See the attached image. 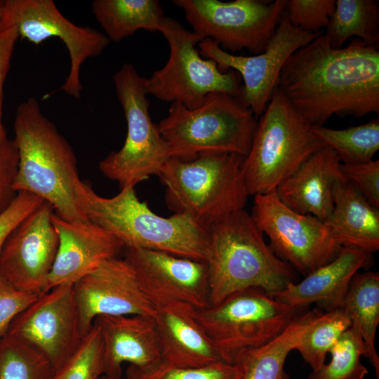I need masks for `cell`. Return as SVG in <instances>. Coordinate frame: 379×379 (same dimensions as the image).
<instances>
[{
	"label": "cell",
	"mask_w": 379,
	"mask_h": 379,
	"mask_svg": "<svg viewBox=\"0 0 379 379\" xmlns=\"http://www.w3.org/2000/svg\"><path fill=\"white\" fill-rule=\"evenodd\" d=\"M277 87L311 126L379 112V51L359 39L333 48L319 35L284 64Z\"/></svg>",
	"instance_id": "1"
},
{
	"label": "cell",
	"mask_w": 379,
	"mask_h": 379,
	"mask_svg": "<svg viewBox=\"0 0 379 379\" xmlns=\"http://www.w3.org/2000/svg\"><path fill=\"white\" fill-rule=\"evenodd\" d=\"M14 130L18 152L15 192L39 197L64 220H88L81 198L84 182L79 176L76 155L55 125L42 113L36 99L30 97L19 104Z\"/></svg>",
	"instance_id": "2"
},
{
	"label": "cell",
	"mask_w": 379,
	"mask_h": 379,
	"mask_svg": "<svg viewBox=\"0 0 379 379\" xmlns=\"http://www.w3.org/2000/svg\"><path fill=\"white\" fill-rule=\"evenodd\" d=\"M204 262L210 306L239 291L258 288L272 295L295 282L294 269L274 253L244 209L209 230Z\"/></svg>",
	"instance_id": "3"
},
{
	"label": "cell",
	"mask_w": 379,
	"mask_h": 379,
	"mask_svg": "<svg viewBox=\"0 0 379 379\" xmlns=\"http://www.w3.org/2000/svg\"><path fill=\"white\" fill-rule=\"evenodd\" d=\"M244 159L235 153L169 158L157 174L165 187L167 207L209 231L246 204Z\"/></svg>",
	"instance_id": "4"
},
{
	"label": "cell",
	"mask_w": 379,
	"mask_h": 379,
	"mask_svg": "<svg viewBox=\"0 0 379 379\" xmlns=\"http://www.w3.org/2000/svg\"><path fill=\"white\" fill-rule=\"evenodd\" d=\"M81 198L88 220L110 232L125 248L152 249L205 261L208 231L183 214L158 215L139 200L134 187L121 188L107 198L84 182Z\"/></svg>",
	"instance_id": "5"
},
{
	"label": "cell",
	"mask_w": 379,
	"mask_h": 379,
	"mask_svg": "<svg viewBox=\"0 0 379 379\" xmlns=\"http://www.w3.org/2000/svg\"><path fill=\"white\" fill-rule=\"evenodd\" d=\"M257 121L242 169L249 196L265 194L324 147L312 126L277 87Z\"/></svg>",
	"instance_id": "6"
},
{
	"label": "cell",
	"mask_w": 379,
	"mask_h": 379,
	"mask_svg": "<svg viewBox=\"0 0 379 379\" xmlns=\"http://www.w3.org/2000/svg\"><path fill=\"white\" fill-rule=\"evenodd\" d=\"M256 125L253 112L237 97L215 92L194 109L171 103L168 116L158 127L168 145L170 158L188 159L206 153L246 157Z\"/></svg>",
	"instance_id": "7"
},
{
	"label": "cell",
	"mask_w": 379,
	"mask_h": 379,
	"mask_svg": "<svg viewBox=\"0 0 379 379\" xmlns=\"http://www.w3.org/2000/svg\"><path fill=\"white\" fill-rule=\"evenodd\" d=\"M146 79L126 63L114 74L117 95L124 112L127 133L122 147L98 164L102 174L121 188L135 187L157 175L170 158L169 149L149 112Z\"/></svg>",
	"instance_id": "8"
},
{
	"label": "cell",
	"mask_w": 379,
	"mask_h": 379,
	"mask_svg": "<svg viewBox=\"0 0 379 379\" xmlns=\"http://www.w3.org/2000/svg\"><path fill=\"white\" fill-rule=\"evenodd\" d=\"M304 309L290 307L258 288L235 292L220 303L196 310V316L220 352L233 364L241 352L280 334Z\"/></svg>",
	"instance_id": "9"
},
{
	"label": "cell",
	"mask_w": 379,
	"mask_h": 379,
	"mask_svg": "<svg viewBox=\"0 0 379 379\" xmlns=\"http://www.w3.org/2000/svg\"><path fill=\"white\" fill-rule=\"evenodd\" d=\"M158 32L166 39L170 55L166 65L146 79L147 94L189 109L199 107L211 93L237 96L241 77L234 70L222 72L213 60L203 58L196 48L203 40L200 36L166 16Z\"/></svg>",
	"instance_id": "10"
},
{
	"label": "cell",
	"mask_w": 379,
	"mask_h": 379,
	"mask_svg": "<svg viewBox=\"0 0 379 379\" xmlns=\"http://www.w3.org/2000/svg\"><path fill=\"white\" fill-rule=\"evenodd\" d=\"M286 0H173L192 31L224 51L244 48L253 55L267 48L286 11Z\"/></svg>",
	"instance_id": "11"
},
{
	"label": "cell",
	"mask_w": 379,
	"mask_h": 379,
	"mask_svg": "<svg viewBox=\"0 0 379 379\" xmlns=\"http://www.w3.org/2000/svg\"><path fill=\"white\" fill-rule=\"evenodd\" d=\"M254 197L252 218L274 253L293 269L306 276L338 255L342 247L324 222L286 206L276 190Z\"/></svg>",
	"instance_id": "12"
},
{
	"label": "cell",
	"mask_w": 379,
	"mask_h": 379,
	"mask_svg": "<svg viewBox=\"0 0 379 379\" xmlns=\"http://www.w3.org/2000/svg\"><path fill=\"white\" fill-rule=\"evenodd\" d=\"M14 27L19 38L39 45L51 37L67 49L69 74L60 90L76 99L82 91L80 70L88 58L99 55L110 44L106 35L90 27L77 25L65 18L52 0H6L0 29Z\"/></svg>",
	"instance_id": "13"
},
{
	"label": "cell",
	"mask_w": 379,
	"mask_h": 379,
	"mask_svg": "<svg viewBox=\"0 0 379 379\" xmlns=\"http://www.w3.org/2000/svg\"><path fill=\"white\" fill-rule=\"evenodd\" d=\"M320 34L294 26L285 11L266 49L261 53L251 56L235 55L224 51L210 39H203L198 46L201 55L213 60L222 72L231 69L239 74L244 85L240 86L237 98L258 117L265 111L277 87L281 71L288 59Z\"/></svg>",
	"instance_id": "14"
},
{
	"label": "cell",
	"mask_w": 379,
	"mask_h": 379,
	"mask_svg": "<svg viewBox=\"0 0 379 379\" xmlns=\"http://www.w3.org/2000/svg\"><path fill=\"white\" fill-rule=\"evenodd\" d=\"M8 334L41 353L53 373L74 354L84 337L72 284L41 294L19 314Z\"/></svg>",
	"instance_id": "15"
},
{
	"label": "cell",
	"mask_w": 379,
	"mask_h": 379,
	"mask_svg": "<svg viewBox=\"0 0 379 379\" xmlns=\"http://www.w3.org/2000/svg\"><path fill=\"white\" fill-rule=\"evenodd\" d=\"M53 208L46 201L10 234L0 252V274L16 288L41 295L58 247L52 223Z\"/></svg>",
	"instance_id": "16"
},
{
	"label": "cell",
	"mask_w": 379,
	"mask_h": 379,
	"mask_svg": "<svg viewBox=\"0 0 379 379\" xmlns=\"http://www.w3.org/2000/svg\"><path fill=\"white\" fill-rule=\"evenodd\" d=\"M124 258L154 307L173 302L187 303L197 310L210 306L204 261L140 248H126Z\"/></svg>",
	"instance_id": "17"
},
{
	"label": "cell",
	"mask_w": 379,
	"mask_h": 379,
	"mask_svg": "<svg viewBox=\"0 0 379 379\" xmlns=\"http://www.w3.org/2000/svg\"><path fill=\"white\" fill-rule=\"evenodd\" d=\"M73 290L84 335L99 316L153 317L155 312L125 258L114 257L105 261L75 282Z\"/></svg>",
	"instance_id": "18"
},
{
	"label": "cell",
	"mask_w": 379,
	"mask_h": 379,
	"mask_svg": "<svg viewBox=\"0 0 379 379\" xmlns=\"http://www.w3.org/2000/svg\"><path fill=\"white\" fill-rule=\"evenodd\" d=\"M51 220L58 247L44 293L61 284L73 285L124 248L110 232L90 220L68 221L55 213Z\"/></svg>",
	"instance_id": "19"
},
{
	"label": "cell",
	"mask_w": 379,
	"mask_h": 379,
	"mask_svg": "<svg viewBox=\"0 0 379 379\" xmlns=\"http://www.w3.org/2000/svg\"><path fill=\"white\" fill-rule=\"evenodd\" d=\"M104 376L121 379L122 364L138 367L162 361L154 317L144 315L99 316Z\"/></svg>",
	"instance_id": "20"
},
{
	"label": "cell",
	"mask_w": 379,
	"mask_h": 379,
	"mask_svg": "<svg viewBox=\"0 0 379 379\" xmlns=\"http://www.w3.org/2000/svg\"><path fill=\"white\" fill-rule=\"evenodd\" d=\"M197 309L180 302L155 307L153 316L162 360L182 368H203L223 361L196 316Z\"/></svg>",
	"instance_id": "21"
},
{
	"label": "cell",
	"mask_w": 379,
	"mask_h": 379,
	"mask_svg": "<svg viewBox=\"0 0 379 379\" xmlns=\"http://www.w3.org/2000/svg\"><path fill=\"white\" fill-rule=\"evenodd\" d=\"M371 262V254L354 247H342L338 255L298 283L291 282L272 295L295 308L317 303L326 312L340 308L356 273Z\"/></svg>",
	"instance_id": "22"
},
{
	"label": "cell",
	"mask_w": 379,
	"mask_h": 379,
	"mask_svg": "<svg viewBox=\"0 0 379 379\" xmlns=\"http://www.w3.org/2000/svg\"><path fill=\"white\" fill-rule=\"evenodd\" d=\"M340 164L336 154L324 146L282 181L276 193L292 210L324 222L333 210L334 185L345 180Z\"/></svg>",
	"instance_id": "23"
},
{
	"label": "cell",
	"mask_w": 379,
	"mask_h": 379,
	"mask_svg": "<svg viewBox=\"0 0 379 379\" xmlns=\"http://www.w3.org/2000/svg\"><path fill=\"white\" fill-rule=\"evenodd\" d=\"M333 207L324 222L341 247L372 253L379 249V210L345 180L333 187Z\"/></svg>",
	"instance_id": "24"
},
{
	"label": "cell",
	"mask_w": 379,
	"mask_h": 379,
	"mask_svg": "<svg viewBox=\"0 0 379 379\" xmlns=\"http://www.w3.org/2000/svg\"><path fill=\"white\" fill-rule=\"evenodd\" d=\"M322 313L319 309L302 310L274 338L239 353L233 364L239 371V379H290L284 370L286 359Z\"/></svg>",
	"instance_id": "25"
},
{
	"label": "cell",
	"mask_w": 379,
	"mask_h": 379,
	"mask_svg": "<svg viewBox=\"0 0 379 379\" xmlns=\"http://www.w3.org/2000/svg\"><path fill=\"white\" fill-rule=\"evenodd\" d=\"M91 10L106 36L115 43L140 29L158 32L164 17L157 0H94Z\"/></svg>",
	"instance_id": "26"
},
{
	"label": "cell",
	"mask_w": 379,
	"mask_h": 379,
	"mask_svg": "<svg viewBox=\"0 0 379 379\" xmlns=\"http://www.w3.org/2000/svg\"><path fill=\"white\" fill-rule=\"evenodd\" d=\"M340 308L362 338L367 349L366 358L379 377V357L375 345L379 324L378 272L356 273Z\"/></svg>",
	"instance_id": "27"
},
{
	"label": "cell",
	"mask_w": 379,
	"mask_h": 379,
	"mask_svg": "<svg viewBox=\"0 0 379 379\" xmlns=\"http://www.w3.org/2000/svg\"><path fill=\"white\" fill-rule=\"evenodd\" d=\"M333 48L357 36L368 46L378 47L379 6L374 0H338L325 34Z\"/></svg>",
	"instance_id": "28"
},
{
	"label": "cell",
	"mask_w": 379,
	"mask_h": 379,
	"mask_svg": "<svg viewBox=\"0 0 379 379\" xmlns=\"http://www.w3.org/2000/svg\"><path fill=\"white\" fill-rule=\"evenodd\" d=\"M314 133L324 146L331 148L342 164H362L371 161L379 149V120L333 129L323 126H312Z\"/></svg>",
	"instance_id": "29"
},
{
	"label": "cell",
	"mask_w": 379,
	"mask_h": 379,
	"mask_svg": "<svg viewBox=\"0 0 379 379\" xmlns=\"http://www.w3.org/2000/svg\"><path fill=\"white\" fill-rule=\"evenodd\" d=\"M350 326V321L341 308L322 313L295 350L312 371H316L325 364L326 355Z\"/></svg>",
	"instance_id": "30"
},
{
	"label": "cell",
	"mask_w": 379,
	"mask_h": 379,
	"mask_svg": "<svg viewBox=\"0 0 379 379\" xmlns=\"http://www.w3.org/2000/svg\"><path fill=\"white\" fill-rule=\"evenodd\" d=\"M329 353L330 361L312 371L307 379H364L368 374L367 368L361 361V357H367V349L353 327L341 335Z\"/></svg>",
	"instance_id": "31"
},
{
	"label": "cell",
	"mask_w": 379,
	"mask_h": 379,
	"mask_svg": "<svg viewBox=\"0 0 379 379\" xmlns=\"http://www.w3.org/2000/svg\"><path fill=\"white\" fill-rule=\"evenodd\" d=\"M53 375L39 351L8 334L0 338V379H51Z\"/></svg>",
	"instance_id": "32"
},
{
	"label": "cell",
	"mask_w": 379,
	"mask_h": 379,
	"mask_svg": "<svg viewBox=\"0 0 379 379\" xmlns=\"http://www.w3.org/2000/svg\"><path fill=\"white\" fill-rule=\"evenodd\" d=\"M103 375L102 339L99 328L93 324L77 350L51 379H101Z\"/></svg>",
	"instance_id": "33"
},
{
	"label": "cell",
	"mask_w": 379,
	"mask_h": 379,
	"mask_svg": "<svg viewBox=\"0 0 379 379\" xmlns=\"http://www.w3.org/2000/svg\"><path fill=\"white\" fill-rule=\"evenodd\" d=\"M237 366L219 361L203 368H182L161 361L145 367L128 365L126 379H239Z\"/></svg>",
	"instance_id": "34"
},
{
	"label": "cell",
	"mask_w": 379,
	"mask_h": 379,
	"mask_svg": "<svg viewBox=\"0 0 379 379\" xmlns=\"http://www.w3.org/2000/svg\"><path fill=\"white\" fill-rule=\"evenodd\" d=\"M335 6L334 0H286V12L294 26L318 33L327 27Z\"/></svg>",
	"instance_id": "35"
},
{
	"label": "cell",
	"mask_w": 379,
	"mask_h": 379,
	"mask_svg": "<svg viewBox=\"0 0 379 379\" xmlns=\"http://www.w3.org/2000/svg\"><path fill=\"white\" fill-rule=\"evenodd\" d=\"M345 182L357 190L371 204L379 208V160L362 164H342Z\"/></svg>",
	"instance_id": "36"
},
{
	"label": "cell",
	"mask_w": 379,
	"mask_h": 379,
	"mask_svg": "<svg viewBox=\"0 0 379 379\" xmlns=\"http://www.w3.org/2000/svg\"><path fill=\"white\" fill-rule=\"evenodd\" d=\"M39 295L16 288L0 274V338L8 334L13 319Z\"/></svg>",
	"instance_id": "37"
},
{
	"label": "cell",
	"mask_w": 379,
	"mask_h": 379,
	"mask_svg": "<svg viewBox=\"0 0 379 379\" xmlns=\"http://www.w3.org/2000/svg\"><path fill=\"white\" fill-rule=\"evenodd\" d=\"M44 201L29 192H17L11 204L0 213V252L12 231Z\"/></svg>",
	"instance_id": "38"
},
{
	"label": "cell",
	"mask_w": 379,
	"mask_h": 379,
	"mask_svg": "<svg viewBox=\"0 0 379 379\" xmlns=\"http://www.w3.org/2000/svg\"><path fill=\"white\" fill-rule=\"evenodd\" d=\"M18 152L13 139L0 143V213L17 194L13 187L17 173Z\"/></svg>",
	"instance_id": "39"
},
{
	"label": "cell",
	"mask_w": 379,
	"mask_h": 379,
	"mask_svg": "<svg viewBox=\"0 0 379 379\" xmlns=\"http://www.w3.org/2000/svg\"><path fill=\"white\" fill-rule=\"evenodd\" d=\"M18 39L19 34L15 27L0 29V143L8 138L3 124L4 88Z\"/></svg>",
	"instance_id": "40"
},
{
	"label": "cell",
	"mask_w": 379,
	"mask_h": 379,
	"mask_svg": "<svg viewBox=\"0 0 379 379\" xmlns=\"http://www.w3.org/2000/svg\"><path fill=\"white\" fill-rule=\"evenodd\" d=\"M6 0H0V20L2 18L4 8H5Z\"/></svg>",
	"instance_id": "41"
},
{
	"label": "cell",
	"mask_w": 379,
	"mask_h": 379,
	"mask_svg": "<svg viewBox=\"0 0 379 379\" xmlns=\"http://www.w3.org/2000/svg\"><path fill=\"white\" fill-rule=\"evenodd\" d=\"M101 379H110V378H107V377H105V376L103 375V376L101 378Z\"/></svg>",
	"instance_id": "42"
},
{
	"label": "cell",
	"mask_w": 379,
	"mask_h": 379,
	"mask_svg": "<svg viewBox=\"0 0 379 379\" xmlns=\"http://www.w3.org/2000/svg\"><path fill=\"white\" fill-rule=\"evenodd\" d=\"M375 379H379V377H376V378H375Z\"/></svg>",
	"instance_id": "43"
}]
</instances>
